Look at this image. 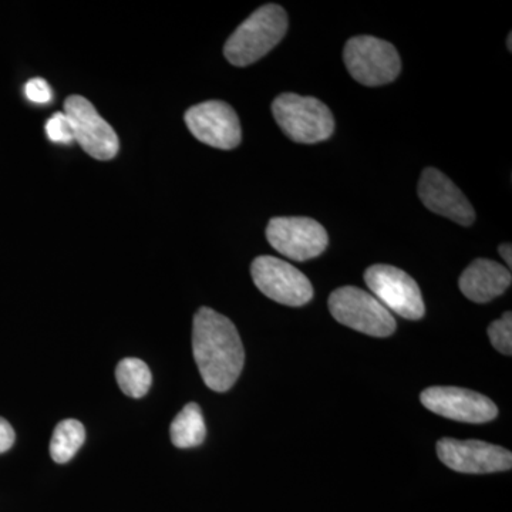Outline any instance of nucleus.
Segmentation results:
<instances>
[{"mask_svg": "<svg viewBox=\"0 0 512 512\" xmlns=\"http://www.w3.org/2000/svg\"><path fill=\"white\" fill-rule=\"evenodd\" d=\"M192 352L202 380L214 392H228L244 369L245 350L237 328L211 308L195 313Z\"/></svg>", "mask_w": 512, "mask_h": 512, "instance_id": "nucleus-1", "label": "nucleus"}, {"mask_svg": "<svg viewBox=\"0 0 512 512\" xmlns=\"http://www.w3.org/2000/svg\"><path fill=\"white\" fill-rule=\"evenodd\" d=\"M288 15L281 6L265 5L251 16L227 40L224 55L234 66L258 62L286 35Z\"/></svg>", "mask_w": 512, "mask_h": 512, "instance_id": "nucleus-2", "label": "nucleus"}, {"mask_svg": "<svg viewBox=\"0 0 512 512\" xmlns=\"http://www.w3.org/2000/svg\"><path fill=\"white\" fill-rule=\"evenodd\" d=\"M272 113L278 126L295 143H320L335 131L332 111L315 97L281 94L272 103Z\"/></svg>", "mask_w": 512, "mask_h": 512, "instance_id": "nucleus-3", "label": "nucleus"}, {"mask_svg": "<svg viewBox=\"0 0 512 512\" xmlns=\"http://www.w3.org/2000/svg\"><path fill=\"white\" fill-rule=\"evenodd\" d=\"M329 311L342 325L357 332L387 338L396 330L393 313L377 301L375 296L355 286H343L329 296Z\"/></svg>", "mask_w": 512, "mask_h": 512, "instance_id": "nucleus-4", "label": "nucleus"}, {"mask_svg": "<svg viewBox=\"0 0 512 512\" xmlns=\"http://www.w3.org/2000/svg\"><path fill=\"white\" fill-rule=\"evenodd\" d=\"M343 59L353 79L363 86L392 83L402 70V60L396 47L373 36H356L348 40Z\"/></svg>", "mask_w": 512, "mask_h": 512, "instance_id": "nucleus-5", "label": "nucleus"}, {"mask_svg": "<svg viewBox=\"0 0 512 512\" xmlns=\"http://www.w3.org/2000/svg\"><path fill=\"white\" fill-rule=\"evenodd\" d=\"M365 281L370 293L387 311L409 320L423 318L426 308L419 285L402 269L390 265H373L367 268Z\"/></svg>", "mask_w": 512, "mask_h": 512, "instance_id": "nucleus-6", "label": "nucleus"}, {"mask_svg": "<svg viewBox=\"0 0 512 512\" xmlns=\"http://www.w3.org/2000/svg\"><path fill=\"white\" fill-rule=\"evenodd\" d=\"M63 113L72 127L73 140L90 157L109 161L117 156L120 148L119 137L89 100L82 96L67 97Z\"/></svg>", "mask_w": 512, "mask_h": 512, "instance_id": "nucleus-7", "label": "nucleus"}, {"mask_svg": "<svg viewBox=\"0 0 512 512\" xmlns=\"http://www.w3.org/2000/svg\"><path fill=\"white\" fill-rule=\"evenodd\" d=\"M256 288L272 301L286 306H303L311 302V281L298 268L275 256H258L251 266Z\"/></svg>", "mask_w": 512, "mask_h": 512, "instance_id": "nucleus-8", "label": "nucleus"}, {"mask_svg": "<svg viewBox=\"0 0 512 512\" xmlns=\"http://www.w3.org/2000/svg\"><path fill=\"white\" fill-rule=\"evenodd\" d=\"M266 239L279 254L292 261H309L328 248V232L308 217H276L269 221Z\"/></svg>", "mask_w": 512, "mask_h": 512, "instance_id": "nucleus-9", "label": "nucleus"}, {"mask_svg": "<svg viewBox=\"0 0 512 512\" xmlns=\"http://www.w3.org/2000/svg\"><path fill=\"white\" fill-rule=\"evenodd\" d=\"M437 456L451 470L464 474H488L511 470L512 454L500 446L478 440L441 439Z\"/></svg>", "mask_w": 512, "mask_h": 512, "instance_id": "nucleus-10", "label": "nucleus"}, {"mask_svg": "<svg viewBox=\"0 0 512 512\" xmlns=\"http://www.w3.org/2000/svg\"><path fill=\"white\" fill-rule=\"evenodd\" d=\"M192 136L220 150H232L241 143V124L235 110L220 100L205 101L185 113Z\"/></svg>", "mask_w": 512, "mask_h": 512, "instance_id": "nucleus-11", "label": "nucleus"}, {"mask_svg": "<svg viewBox=\"0 0 512 512\" xmlns=\"http://www.w3.org/2000/svg\"><path fill=\"white\" fill-rule=\"evenodd\" d=\"M420 400L430 412L463 423H488L498 416L493 400L461 387H429L421 393Z\"/></svg>", "mask_w": 512, "mask_h": 512, "instance_id": "nucleus-12", "label": "nucleus"}, {"mask_svg": "<svg viewBox=\"0 0 512 512\" xmlns=\"http://www.w3.org/2000/svg\"><path fill=\"white\" fill-rule=\"evenodd\" d=\"M417 191L424 207L434 214L446 217L463 227H470L476 221V211L466 195L437 168L429 167L423 171Z\"/></svg>", "mask_w": 512, "mask_h": 512, "instance_id": "nucleus-13", "label": "nucleus"}, {"mask_svg": "<svg viewBox=\"0 0 512 512\" xmlns=\"http://www.w3.org/2000/svg\"><path fill=\"white\" fill-rule=\"evenodd\" d=\"M512 276L507 266L491 261L476 259L460 276L461 292L476 303H487L503 295L510 288Z\"/></svg>", "mask_w": 512, "mask_h": 512, "instance_id": "nucleus-14", "label": "nucleus"}, {"mask_svg": "<svg viewBox=\"0 0 512 512\" xmlns=\"http://www.w3.org/2000/svg\"><path fill=\"white\" fill-rule=\"evenodd\" d=\"M171 441L178 448H192L201 446L207 437V426L201 407L197 403H188L184 409L175 416L171 423Z\"/></svg>", "mask_w": 512, "mask_h": 512, "instance_id": "nucleus-15", "label": "nucleus"}, {"mask_svg": "<svg viewBox=\"0 0 512 512\" xmlns=\"http://www.w3.org/2000/svg\"><path fill=\"white\" fill-rule=\"evenodd\" d=\"M86 439V430L79 420L67 419L57 424L50 441V454L56 463L64 464L76 456Z\"/></svg>", "mask_w": 512, "mask_h": 512, "instance_id": "nucleus-16", "label": "nucleus"}, {"mask_svg": "<svg viewBox=\"0 0 512 512\" xmlns=\"http://www.w3.org/2000/svg\"><path fill=\"white\" fill-rule=\"evenodd\" d=\"M116 379L123 393L133 399L146 396L153 382V376L146 363L136 357L121 360L117 365Z\"/></svg>", "mask_w": 512, "mask_h": 512, "instance_id": "nucleus-17", "label": "nucleus"}, {"mask_svg": "<svg viewBox=\"0 0 512 512\" xmlns=\"http://www.w3.org/2000/svg\"><path fill=\"white\" fill-rule=\"evenodd\" d=\"M491 345L503 355L511 356L512 353V316L511 312H505L503 318L495 320L488 328Z\"/></svg>", "mask_w": 512, "mask_h": 512, "instance_id": "nucleus-18", "label": "nucleus"}, {"mask_svg": "<svg viewBox=\"0 0 512 512\" xmlns=\"http://www.w3.org/2000/svg\"><path fill=\"white\" fill-rule=\"evenodd\" d=\"M46 134L56 144H70L73 140L72 127L66 114L55 113L46 123Z\"/></svg>", "mask_w": 512, "mask_h": 512, "instance_id": "nucleus-19", "label": "nucleus"}, {"mask_svg": "<svg viewBox=\"0 0 512 512\" xmlns=\"http://www.w3.org/2000/svg\"><path fill=\"white\" fill-rule=\"evenodd\" d=\"M25 94L35 104H47L52 101L53 93L45 79H30L25 86Z\"/></svg>", "mask_w": 512, "mask_h": 512, "instance_id": "nucleus-20", "label": "nucleus"}, {"mask_svg": "<svg viewBox=\"0 0 512 512\" xmlns=\"http://www.w3.org/2000/svg\"><path fill=\"white\" fill-rule=\"evenodd\" d=\"M13 443H15V431L8 421L0 417V454L8 451Z\"/></svg>", "mask_w": 512, "mask_h": 512, "instance_id": "nucleus-21", "label": "nucleus"}, {"mask_svg": "<svg viewBox=\"0 0 512 512\" xmlns=\"http://www.w3.org/2000/svg\"><path fill=\"white\" fill-rule=\"evenodd\" d=\"M498 251H500V255L503 256V259L505 262H507L508 268H511L512 265V249L510 244H503L500 248H498Z\"/></svg>", "mask_w": 512, "mask_h": 512, "instance_id": "nucleus-22", "label": "nucleus"}, {"mask_svg": "<svg viewBox=\"0 0 512 512\" xmlns=\"http://www.w3.org/2000/svg\"><path fill=\"white\" fill-rule=\"evenodd\" d=\"M511 40H512V36H511V33H510V35H508V42H507L508 43V50H512V42H511Z\"/></svg>", "mask_w": 512, "mask_h": 512, "instance_id": "nucleus-23", "label": "nucleus"}]
</instances>
